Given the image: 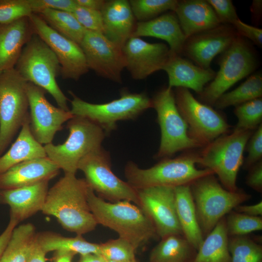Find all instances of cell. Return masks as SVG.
I'll return each instance as SVG.
<instances>
[{"mask_svg":"<svg viewBox=\"0 0 262 262\" xmlns=\"http://www.w3.org/2000/svg\"><path fill=\"white\" fill-rule=\"evenodd\" d=\"M89 188L84 179L65 173L49 189L41 212L56 218L67 231L78 235L90 232L98 224L88 203Z\"/></svg>","mask_w":262,"mask_h":262,"instance_id":"6da1fadb","label":"cell"},{"mask_svg":"<svg viewBox=\"0 0 262 262\" xmlns=\"http://www.w3.org/2000/svg\"><path fill=\"white\" fill-rule=\"evenodd\" d=\"M87 201L98 224L114 230L136 249L158 236L152 222L138 205L127 200L107 202L90 187Z\"/></svg>","mask_w":262,"mask_h":262,"instance_id":"7a4b0ae2","label":"cell"},{"mask_svg":"<svg viewBox=\"0 0 262 262\" xmlns=\"http://www.w3.org/2000/svg\"><path fill=\"white\" fill-rule=\"evenodd\" d=\"M197 154L188 153L175 158H165L150 168H141L132 162L125 167L129 183L138 190L156 186L176 187L190 185L197 180L213 172L207 168H196Z\"/></svg>","mask_w":262,"mask_h":262,"instance_id":"3957f363","label":"cell"},{"mask_svg":"<svg viewBox=\"0 0 262 262\" xmlns=\"http://www.w3.org/2000/svg\"><path fill=\"white\" fill-rule=\"evenodd\" d=\"M15 68L26 81L49 93L59 107L70 110L67 98L56 82L61 71L59 61L49 47L35 33L24 47Z\"/></svg>","mask_w":262,"mask_h":262,"instance_id":"277c9868","label":"cell"},{"mask_svg":"<svg viewBox=\"0 0 262 262\" xmlns=\"http://www.w3.org/2000/svg\"><path fill=\"white\" fill-rule=\"evenodd\" d=\"M253 133L250 131H233L222 135L203 147L197 154V164L216 174L227 190H239L238 171L244 162V152Z\"/></svg>","mask_w":262,"mask_h":262,"instance_id":"5b68a950","label":"cell"},{"mask_svg":"<svg viewBox=\"0 0 262 262\" xmlns=\"http://www.w3.org/2000/svg\"><path fill=\"white\" fill-rule=\"evenodd\" d=\"M69 135L63 144L45 145L47 156L65 173L76 174L82 159L101 147L106 135L97 124L85 118L74 116L67 122Z\"/></svg>","mask_w":262,"mask_h":262,"instance_id":"8992f818","label":"cell"},{"mask_svg":"<svg viewBox=\"0 0 262 262\" xmlns=\"http://www.w3.org/2000/svg\"><path fill=\"white\" fill-rule=\"evenodd\" d=\"M213 175L202 177L190 185L204 237L227 214L250 198V196L243 190L231 192L226 189Z\"/></svg>","mask_w":262,"mask_h":262,"instance_id":"52a82bcc","label":"cell"},{"mask_svg":"<svg viewBox=\"0 0 262 262\" xmlns=\"http://www.w3.org/2000/svg\"><path fill=\"white\" fill-rule=\"evenodd\" d=\"M68 92L72 97L71 113L97 124L106 135L116 129L118 121L134 119L152 108L151 99L145 93H132L124 90L117 99L95 104L83 100L71 91Z\"/></svg>","mask_w":262,"mask_h":262,"instance_id":"ba28073f","label":"cell"},{"mask_svg":"<svg viewBox=\"0 0 262 262\" xmlns=\"http://www.w3.org/2000/svg\"><path fill=\"white\" fill-rule=\"evenodd\" d=\"M27 82L15 67L0 75V157L30 117Z\"/></svg>","mask_w":262,"mask_h":262,"instance_id":"9c48e42d","label":"cell"},{"mask_svg":"<svg viewBox=\"0 0 262 262\" xmlns=\"http://www.w3.org/2000/svg\"><path fill=\"white\" fill-rule=\"evenodd\" d=\"M151 102L161 130L156 158H167L179 151L201 147L190 137L187 125L177 107L172 88L167 86L158 92Z\"/></svg>","mask_w":262,"mask_h":262,"instance_id":"30bf717a","label":"cell"},{"mask_svg":"<svg viewBox=\"0 0 262 262\" xmlns=\"http://www.w3.org/2000/svg\"><path fill=\"white\" fill-rule=\"evenodd\" d=\"M219 69L199 95L203 103L214 105L218 98L256 68V57L243 37L237 35L220 57Z\"/></svg>","mask_w":262,"mask_h":262,"instance_id":"8fae6325","label":"cell"},{"mask_svg":"<svg viewBox=\"0 0 262 262\" xmlns=\"http://www.w3.org/2000/svg\"><path fill=\"white\" fill-rule=\"evenodd\" d=\"M174 93L190 137L201 147L229 133L230 126L224 116L210 105L196 99L188 89L177 87Z\"/></svg>","mask_w":262,"mask_h":262,"instance_id":"7c38bea8","label":"cell"},{"mask_svg":"<svg viewBox=\"0 0 262 262\" xmlns=\"http://www.w3.org/2000/svg\"><path fill=\"white\" fill-rule=\"evenodd\" d=\"M78 169L83 173L89 187L100 197L115 202L127 200L138 205L137 190L114 173L110 154L102 147L82 159Z\"/></svg>","mask_w":262,"mask_h":262,"instance_id":"4fadbf2b","label":"cell"},{"mask_svg":"<svg viewBox=\"0 0 262 262\" xmlns=\"http://www.w3.org/2000/svg\"><path fill=\"white\" fill-rule=\"evenodd\" d=\"M34 33L52 50L61 66L63 79L79 80L89 71L80 46L51 28L37 14L29 17Z\"/></svg>","mask_w":262,"mask_h":262,"instance_id":"5bb4252c","label":"cell"},{"mask_svg":"<svg viewBox=\"0 0 262 262\" xmlns=\"http://www.w3.org/2000/svg\"><path fill=\"white\" fill-rule=\"evenodd\" d=\"M27 94L30 109V125L35 139L41 144L52 143L55 134L63 125L74 115L52 105L46 98V91L31 82H27Z\"/></svg>","mask_w":262,"mask_h":262,"instance_id":"9a60e30c","label":"cell"},{"mask_svg":"<svg viewBox=\"0 0 262 262\" xmlns=\"http://www.w3.org/2000/svg\"><path fill=\"white\" fill-rule=\"evenodd\" d=\"M174 188L156 186L137 190L138 206L150 219L161 239L182 235L177 214Z\"/></svg>","mask_w":262,"mask_h":262,"instance_id":"2e32d148","label":"cell"},{"mask_svg":"<svg viewBox=\"0 0 262 262\" xmlns=\"http://www.w3.org/2000/svg\"><path fill=\"white\" fill-rule=\"evenodd\" d=\"M89 69L98 75L117 83L122 82L125 68L122 48L102 33L88 31L80 45Z\"/></svg>","mask_w":262,"mask_h":262,"instance_id":"e0dca14e","label":"cell"},{"mask_svg":"<svg viewBox=\"0 0 262 262\" xmlns=\"http://www.w3.org/2000/svg\"><path fill=\"white\" fill-rule=\"evenodd\" d=\"M122 50L125 68L136 80H144L162 70L171 54L165 44L150 43L134 36L127 40Z\"/></svg>","mask_w":262,"mask_h":262,"instance_id":"ac0fdd59","label":"cell"},{"mask_svg":"<svg viewBox=\"0 0 262 262\" xmlns=\"http://www.w3.org/2000/svg\"><path fill=\"white\" fill-rule=\"evenodd\" d=\"M237 35L231 26L221 24L187 38L182 52L196 65L209 68L213 59L225 51Z\"/></svg>","mask_w":262,"mask_h":262,"instance_id":"d6986e66","label":"cell"},{"mask_svg":"<svg viewBox=\"0 0 262 262\" xmlns=\"http://www.w3.org/2000/svg\"><path fill=\"white\" fill-rule=\"evenodd\" d=\"M59 171L58 166L47 157L23 162L0 174V191L49 181Z\"/></svg>","mask_w":262,"mask_h":262,"instance_id":"ffe728a7","label":"cell"},{"mask_svg":"<svg viewBox=\"0 0 262 262\" xmlns=\"http://www.w3.org/2000/svg\"><path fill=\"white\" fill-rule=\"evenodd\" d=\"M49 181L20 188L0 190V203L10 207V217L18 223L41 211L49 190Z\"/></svg>","mask_w":262,"mask_h":262,"instance_id":"44dd1931","label":"cell"},{"mask_svg":"<svg viewBox=\"0 0 262 262\" xmlns=\"http://www.w3.org/2000/svg\"><path fill=\"white\" fill-rule=\"evenodd\" d=\"M162 70L167 74L168 87L191 89L199 95L216 74L211 68H202L180 55L171 53Z\"/></svg>","mask_w":262,"mask_h":262,"instance_id":"7402d4cb","label":"cell"},{"mask_svg":"<svg viewBox=\"0 0 262 262\" xmlns=\"http://www.w3.org/2000/svg\"><path fill=\"white\" fill-rule=\"evenodd\" d=\"M100 11L103 20V34L122 48L131 36L136 25L129 0L106 1Z\"/></svg>","mask_w":262,"mask_h":262,"instance_id":"603a6c76","label":"cell"},{"mask_svg":"<svg viewBox=\"0 0 262 262\" xmlns=\"http://www.w3.org/2000/svg\"><path fill=\"white\" fill-rule=\"evenodd\" d=\"M34 34L29 17L0 24V71L15 67L24 47Z\"/></svg>","mask_w":262,"mask_h":262,"instance_id":"cb8c5ba5","label":"cell"},{"mask_svg":"<svg viewBox=\"0 0 262 262\" xmlns=\"http://www.w3.org/2000/svg\"><path fill=\"white\" fill-rule=\"evenodd\" d=\"M174 12L186 39L222 24L207 0H178Z\"/></svg>","mask_w":262,"mask_h":262,"instance_id":"d4e9b609","label":"cell"},{"mask_svg":"<svg viewBox=\"0 0 262 262\" xmlns=\"http://www.w3.org/2000/svg\"><path fill=\"white\" fill-rule=\"evenodd\" d=\"M131 36L152 37L166 41L171 54L182 53L186 38L174 12L136 23Z\"/></svg>","mask_w":262,"mask_h":262,"instance_id":"484cf974","label":"cell"},{"mask_svg":"<svg viewBox=\"0 0 262 262\" xmlns=\"http://www.w3.org/2000/svg\"><path fill=\"white\" fill-rule=\"evenodd\" d=\"M46 157L44 146L35 139L31 132L29 117L10 148L0 157V174L23 162Z\"/></svg>","mask_w":262,"mask_h":262,"instance_id":"4316f807","label":"cell"},{"mask_svg":"<svg viewBox=\"0 0 262 262\" xmlns=\"http://www.w3.org/2000/svg\"><path fill=\"white\" fill-rule=\"evenodd\" d=\"M176 209L182 235L197 250L204 240L190 185L176 187Z\"/></svg>","mask_w":262,"mask_h":262,"instance_id":"83f0119b","label":"cell"},{"mask_svg":"<svg viewBox=\"0 0 262 262\" xmlns=\"http://www.w3.org/2000/svg\"><path fill=\"white\" fill-rule=\"evenodd\" d=\"M225 217L206 236L193 262H231Z\"/></svg>","mask_w":262,"mask_h":262,"instance_id":"f1b7e54d","label":"cell"},{"mask_svg":"<svg viewBox=\"0 0 262 262\" xmlns=\"http://www.w3.org/2000/svg\"><path fill=\"white\" fill-rule=\"evenodd\" d=\"M197 251L182 235H170L152 249L149 262H193Z\"/></svg>","mask_w":262,"mask_h":262,"instance_id":"f546056e","label":"cell"},{"mask_svg":"<svg viewBox=\"0 0 262 262\" xmlns=\"http://www.w3.org/2000/svg\"><path fill=\"white\" fill-rule=\"evenodd\" d=\"M37 241L47 254L51 251H64L81 255L89 253L100 255V245L87 241L82 235L67 237L60 234L45 231L37 233Z\"/></svg>","mask_w":262,"mask_h":262,"instance_id":"4dcf8cb0","label":"cell"},{"mask_svg":"<svg viewBox=\"0 0 262 262\" xmlns=\"http://www.w3.org/2000/svg\"><path fill=\"white\" fill-rule=\"evenodd\" d=\"M36 235L35 227L32 223L16 226L12 231L0 262H26Z\"/></svg>","mask_w":262,"mask_h":262,"instance_id":"1f68e13d","label":"cell"},{"mask_svg":"<svg viewBox=\"0 0 262 262\" xmlns=\"http://www.w3.org/2000/svg\"><path fill=\"white\" fill-rule=\"evenodd\" d=\"M37 14L54 30L80 45L87 30L80 24L72 13L46 9Z\"/></svg>","mask_w":262,"mask_h":262,"instance_id":"d6a6232c","label":"cell"},{"mask_svg":"<svg viewBox=\"0 0 262 262\" xmlns=\"http://www.w3.org/2000/svg\"><path fill=\"white\" fill-rule=\"evenodd\" d=\"M262 96V76L260 73L248 78L234 90L226 92L216 100L214 106L217 109L236 106Z\"/></svg>","mask_w":262,"mask_h":262,"instance_id":"836d02e7","label":"cell"},{"mask_svg":"<svg viewBox=\"0 0 262 262\" xmlns=\"http://www.w3.org/2000/svg\"><path fill=\"white\" fill-rule=\"evenodd\" d=\"M231 262H262V247L244 236L229 237Z\"/></svg>","mask_w":262,"mask_h":262,"instance_id":"e575fe53","label":"cell"},{"mask_svg":"<svg viewBox=\"0 0 262 262\" xmlns=\"http://www.w3.org/2000/svg\"><path fill=\"white\" fill-rule=\"evenodd\" d=\"M234 113L238 121L233 131H253L256 130L262 124V98L235 106Z\"/></svg>","mask_w":262,"mask_h":262,"instance_id":"d590c367","label":"cell"},{"mask_svg":"<svg viewBox=\"0 0 262 262\" xmlns=\"http://www.w3.org/2000/svg\"><path fill=\"white\" fill-rule=\"evenodd\" d=\"M129 3L135 19L140 21L154 18L168 10L174 11L177 0H130Z\"/></svg>","mask_w":262,"mask_h":262,"instance_id":"8d00e7d4","label":"cell"},{"mask_svg":"<svg viewBox=\"0 0 262 262\" xmlns=\"http://www.w3.org/2000/svg\"><path fill=\"white\" fill-rule=\"evenodd\" d=\"M229 237L244 236L262 230L261 216H253L231 211L225 217Z\"/></svg>","mask_w":262,"mask_h":262,"instance_id":"74e56055","label":"cell"},{"mask_svg":"<svg viewBox=\"0 0 262 262\" xmlns=\"http://www.w3.org/2000/svg\"><path fill=\"white\" fill-rule=\"evenodd\" d=\"M100 255L107 261H127L135 260L136 248L129 241L119 237L99 244Z\"/></svg>","mask_w":262,"mask_h":262,"instance_id":"f35d334b","label":"cell"},{"mask_svg":"<svg viewBox=\"0 0 262 262\" xmlns=\"http://www.w3.org/2000/svg\"><path fill=\"white\" fill-rule=\"evenodd\" d=\"M33 13L30 0H0V24H7Z\"/></svg>","mask_w":262,"mask_h":262,"instance_id":"ab89813d","label":"cell"},{"mask_svg":"<svg viewBox=\"0 0 262 262\" xmlns=\"http://www.w3.org/2000/svg\"><path fill=\"white\" fill-rule=\"evenodd\" d=\"M72 13L86 30L103 33V20L100 11L77 5Z\"/></svg>","mask_w":262,"mask_h":262,"instance_id":"60d3db41","label":"cell"},{"mask_svg":"<svg viewBox=\"0 0 262 262\" xmlns=\"http://www.w3.org/2000/svg\"><path fill=\"white\" fill-rule=\"evenodd\" d=\"M247 155L244 160V168L248 169L262 158V124L256 129L246 144Z\"/></svg>","mask_w":262,"mask_h":262,"instance_id":"b9f144b4","label":"cell"},{"mask_svg":"<svg viewBox=\"0 0 262 262\" xmlns=\"http://www.w3.org/2000/svg\"><path fill=\"white\" fill-rule=\"evenodd\" d=\"M222 24L232 25L237 20L236 9L230 0H207Z\"/></svg>","mask_w":262,"mask_h":262,"instance_id":"7bdbcfd3","label":"cell"},{"mask_svg":"<svg viewBox=\"0 0 262 262\" xmlns=\"http://www.w3.org/2000/svg\"><path fill=\"white\" fill-rule=\"evenodd\" d=\"M33 13L46 9L72 13L77 4L75 0H30Z\"/></svg>","mask_w":262,"mask_h":262,"instance_id":"ee69618b","label":"cell"},{"mask_svg":"<svg viewBox=\"0 0 262 262\" xmlns=\"http://www.w3.org/2000/svg\"><path fill=\"white\" fill-rule=\"evenodd\" d=\"M237 34L246 37L259 46L262 44V30L253 26L247 24L239 18L232 25Z\"/></svg>","mask_w":262,"mask_h":262,"instance_id":"f6af8a7d","label":"cell"},{"mask_svg":"<svg viewBox=\"0 0 262 262\" xmlns=\"http://www.w3.org/2000/svg\"><path fill=\"white\" fill-rule=\"evenodd\" d=\"M249 172L246 180V184L255 190L262 191V161L258 162L249 168Z\"/></svg>","mask_w":262,"mask_h":262,"instance_id":"bcb514c9","label":"cell"},{"mask_svg":"<svg viewBox=\"0 0 262 262\" xmlns=\"http://www.w3.org/2000/svg\"><path fill=\"white\" fill-rule=\"evenodd\" d=\"M18 223L14 218L10 217L7 226L0 234V262H1L2 254L9 240L12 231Z\"/></svg>","mask_w":262,"mask_h":262,"instance_id":"7dc6e473","label":"cell"},{"mask_svg":"<svg viewBox=\"0 0 262 262\" xmlns=\"http://www.w3.org/2000/svg\"><path fill=\"white\" fill-rule=\"evenodd\" d=\"M234 211L250 216H261L262 214V202L250 205H239L236 207Z\"/></svg>","mask_w":262,"mask_h":262,"instance_id":"c3c4849f","label":"cell"},{"mask_svg":"<svg viewBox=\"0 0 262 262\" xmlns=\"http://www.w3.org/2000/svg\"><path fill=\"white\" fill-rule=\"evenodd\" d=\"M46 253L38 244L36 238L26 262H46Z\"/></svg>","mask_w":262,"mask_h":262,"instance_id":"681fc988","label":"cell"},{"mask_svg":"<svg viewBox=\"0 0 262 262\" xmlns=\"http://www.w3.org/2000/svg\"><path fill=\"white\" fill-rule=\"evenodd\" d=\"M77 5L89 9L101 11L106 0H75Z\"/></svg>","mask_w":262,"mask_h":262,"instance_id":"f907efd6","label":"cell"},{"mask_svg":"<svg viewBox=\"0 0 262 262\" xmlns=\"http://www.w3.org/2000/svg\"><path fill=\"white\" fill-rule=\"evenodd\" d=\"M75 255L73 253L64 251H55V262H72Z\"/></svg>","mask_w":262,"mask_h":262,"instance_id":"816d5d0a","label":"cell"},{"mask_svg":"<svg viewBox=\"0 0 262 262\" xmlns=\"http://www.w3.org/2000/svg\"><path fill=\"white\" fill-rule=\"evenodd\" d=\"M78 262H107V261L100 255L89 253L81 255Z\"/></svg>","mask_w":262,"mask_h":262,"instance_id":"f5cc1de1","label":"cell"},{"mask_svg":"<svg viewBox=\"0 0 262 262\" xmlns=\"http://www.w3.org/2000/svg\"><path fill=\"white\" fill-rule=\"evenodd\" d=\"M262 0H253L251 6V11L253 16L260 17L262 11Z\"/></svg>","mask_w":262,"mask_h":262,"instance_id":"db71d44e","label":"cell"},{"mask_svg":"<svg viewBox=\"0 0 262 262\" xmlns=\"http://www.w3.org/2000/svg\"><path fill=\"white\" fill-rule=\"evenodd\" d=\"M107 262H138L136 260L127 261H107Z\"/></svg>","mask_w":262,"mask_h":262,"instance_id":"11a10c76","label":"cell"},{"mask_svg":"<svg viewBox=\"0 0 262 262\" xmlns=\"http://www.w3.org/2000/svg\"><path fill=\"white\" fill-rule=\"evenodd\" d=\"M2 71H0V75Z\"/></svg>","mask_w":262,"mask_h":262,"instance_id":"9f6ffc18","label":"cell"}]
</instances>
